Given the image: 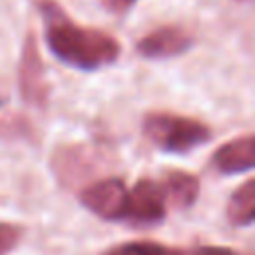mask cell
Masks as SVG:
<instances>
[{
    "label": "cell",
    "mask_w": 255,
    "mask_h": 255,
    "mask_svg": "<svg viewBox=\"0 0 255 255\" xmlns=\"http://www.w3.org/2000/svg\"><path fill=\"white\" fill-rule=\"evenodd\" d=\"M169 247L157 241H128L110 247L102 255H167Z\"/></svg>",
    "instance_id": "obj_11"
},
{
    "label": "cell",
    "mask_w": 255,
    "mask_h": 255,
    "mask_svg": "<svg viewBox=\"0 0 255 255\" xmlns=\"http://www.w3.org/2000/svg\"><path fill=\"white\" fill-rule=\"evenodd\" d=\"M227 221L235 227H249L255 221V179L247 177L229 197L225 209Z\"/></svg>",
    "instance_id": "obj_10"
},
{
    "label": "cell",
    "mask_w": 255,
    "mask_h": 255,
    "mask_svg": "<svg viewBox=\"0 0 255 255\" xmlns=\"http://www.w3.org/2000/svg\"><path fill=\"white\" fill-rule=\"evenodd\" d=\"M133 2L135 0H108V6L112 10H116V12H126L128 8H131Z\"/></svg>",
    "instance_id": "obj_14"
},
{
    "label": "cell",
    "mask_w": 255,
    "mask_h": 255,
    "mask_svg": "<svg viewBox=\"0 0 255 255\" xmlns=\"http://www.w3.org/2000/svg\"><path fill=\"white\" fill-rule=\"evenodd\" d=\"M193 44L191 34L181 26H159L137 40L135 52L147 60H165L185 54Z\"/></svg>",
    "instance_id": "obj_7"
},
{
    "label": "cell",
    "mask_w": 255,
    "mask_h": 255,
    "mask_svg": "<svg viewBox=\"0 0 255 255\" xmlns=\"http://www.w3.org/2000/svg\"><path fill=\"white\" fill-rule=\"evenodd\" d=\"M18 88L20 96L26 104L44 108L48 102V82L44 60L38 50V42L34 32H30L22 46V56L18 64Z\"/></svg>",
    "instance_id": "obj_5"
},
{
    "label": "cell",
    "mask_w": 255,
    "mask_h": 255,
    "mask_svg": "<svg viewBox=\"0 0 255 255\" xmlns=\"http://www.w3.org/2000/svg\"><path fill=\"white\" fill-rule=\"evenodd\" d=\"M40 16L44 20V36L50 52L70 68L94 72L110 66L120 56V44L114 36L78 26L56 2H38Z\"/></svg>",
    "instance_id": "obj_1"
},
{
    "label": "cell",
    "mask_w": 255,
    "mask_h": 255,
    "mask_svg": "<svg viewBox=\"0 0 255 255\" xmlns=\"http://www.w3.org/2000/svg\"><path fill=\"white\" fill-rule=\"evenodd\" d=\"M213 167L223 175L245 173L255 167V137L245 133L219 145L211 155Z\"/></svg>",
    "instance_id": "obj_8"
},
{
    "label": "cell",
    "mask_w": 255,
    "mask_h": 255,
    "mask_svg": "<svg viewBox=\"0 0 255 255\" xmlns=\"http://www.w3.org/2000/svg\"><path fill=\"white\" fill-rule=\"evenodd\" d=\"M78 201L104 221H124L128 205V185L122 177H104L84 185Z\"/></svg>",
    "instance_id": "obj_3"
},
{
    "label": "cell",
    "mask_w": 255,
    "mask_h": 255,
    "mask_svg": "<svg viewBox=\"0 0 255 255\" xmlns=\"http://www.w3.org/2000/svg\"><path fill=\"white\" fill-rule=\"evenodd\" d=\"M98 151L88 145H62L52 155V169L62 185L86 181L100 167Z\"/></svg>",
    "instance_id": "obj_6"
},
{
    "label": "cell",
    "mask_w": 255,
    "mask_h": 255,
    "mask_svg": "<svg viewBox=\"0 0 255 255\" xmlns=\"http://www.w3.org/2000/svg\"><path fill=\"white\" fill-rule=\"evenodd\" d=\"M167 255H241L225 245H193V247H169Z\"/></svg>",
    "instance_id": "obj_12"
},
{
    "label": "cell",
    "mask_w": 255,
    "mask_h": 255,
    "mask_svg": "<svg viewBox=\"0 0 255 255\" xmlns=\"http://www.w3.org/2000/svg\"><path fill=\"white\" fill-rule=\"evenodd\" d=\"M20 237H22V229L18 225L2 221L0 223V255L10 253L20 243Z\"/></svg>",
    "instance_id": "obj_13"
},
{
    "label": "cell",
    "mask_w": 255,
    "mask_h": 255,
    "mask_svg": "<svg viewBox=\"0 0 255 255\" xmlns=\"http://www.w3.org/2000/svg\"><path fill=\"white\" fill-rule=\"evenodd\" d=\"M163 193L165 201L175 209H187L191 207L199 197V177L185 169H169L163 179Z\"/></svg>",
    "instance_id": "obj_9"
},
{
    "label": "cell",
    "mask_w": 255,
    "mask_h": 255,
    "mask_svg": "<svg viewBox=\"0 0 255 255\" xmlns=\"http://www.w3.org/2000/svg\"><path fill=\"white\" fill-rule=\"evenodd\" d=\"M141 126L147 139L167 153H189L211 139L209 126L179 114L151 112L143 118Z\"/></svg>",
    "instance_id": "obj_2"
},
{
    "label": "cell",
    "mask_w": 255,
    "mask_h": 255,
    "mask_svg": "<svg viewBox=\"0 0 255 255\" xmlns=\"http://www.w3.org/2000/svg\"><path fill=\"white\" fill-rule=\"evenodd\" d=\"M167 215V201L163 187L149 177H141L135 181L131 189H128V205L124 221L135 227L157 225Z\"/></svg>",
    "instance_id": "obj_4"
}]
</instances>
